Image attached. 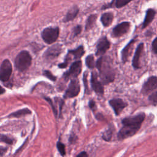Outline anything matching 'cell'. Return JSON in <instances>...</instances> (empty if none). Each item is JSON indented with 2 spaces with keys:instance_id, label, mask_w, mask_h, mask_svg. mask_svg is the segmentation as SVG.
<instances>
[{
  "instance_id": "obj_1",
  "label": "cell",
  "mask_w": 157,
  "mask_h": 157,
  "mask_svg": "<svg viewBox=\"0 0 157 157\" xmlns=\"http://www.w3.org/2000/svg\"><path fill=\"white\" fill-rule=\"evenodd\" d=\"M145 118V114L144 112H141L136 115L123 118L121 120L123 126L120 129L117 135L118 139L122 140L136 134L140 129Z\"/></svg>"
},
{
  "instance_id": "obj_2",
  "label": "cell",
  "mask_w": 157,
  "mask_h": 157,
  "mask_svg": "<svg viewBox=\"0 0 157 157\" xmlns=\"http://www.w3.org/2000/svg\"><path fill=\"white\" fill-rule=\"evenodd\" d=\"M96 66L99 71V76L102 83L107 85L114 81L115 70L109 56L100 57L96 63Z\"/></svg>"
},
{
  "instance_id": "obj_3",
  "label": "cell",
  "mask_w": 157,
  "mask_h": 157,
  "mask_svg": "<svg viewBox=\"0 0 157 157\" xmlns=\"http://www.w3.org/2000/svg\"><path fill=\"white\" fill-rule=\"evenodd\" d=\"M31 61L32 58L29 53L26 50H23L17 55L15 65L18 71L24 72L31 66Z\"/></svg>"
},
{
  "instance_id": "obj_4",
  "label": "cell",
  "mask_w": 157,
  "mask_h": 157,
  "mask_svg": "<svg viewBox=\"0 0 157 157\" xmlns=\"http://www.w3.org/2000/svg\"><path fill=\"white\" fill-rule=\"evenodd\" d=\"M59 33V29L58 27H47L42 31L41 37L46 44H52L57 40Z\"/></svg>"
},
{
  "instance_id": "obj_5",
  "label": "cell",
  "mask_w": 157,
  "mask_h": 157,
  "mask_svg": "<svg viewBox=\"0 0 157 157\" xmlns=\"http://www.w3.org/2000/svg\"><path fill=\"white\" fill-rule=\"evenodd\" d=\"M82 64L80 60H77L74 62L70 66L69 71L65 72L63 74V77L66 80L69 78H77L82 71Z\"/></svg>"
},
{
  "instance_id": "obj_6",
  "label": "cell",
  "mask_w": 157,
  "mask_h": 157,
  "mask_svg": "<svg viewBox=\"0 0 157 157\" xmlns=\"http://www.w3.org/2000/svg\"><path fill=\"white\" fill-rule=\"evenodd\" d=\"M80 91V86L79 81L76 78H72L67 90L65 91L63 98L65 99L74 98L79 94Z\"/></svg>"
},
{
  "instance_id": "obj_7",
  "label": "cell",
  "mask_w": 157,
  "mask_h": 157,
  "mask_svg": "<svg viewBox=\"0 0 157 157\" xmlns=\"http://www.w3.org/2000/svg\"><path fill=\"white\" fill-rule=\"evenodd\" d=\"M12 72V64L7 59H4L0 66V80L7 82L10 78Z\"/></svg>"
},
{
  "instance_id": "obj_8",
  "label": "cell",
  "mask_w": 157,
  "mask_h": 157,
  "mask_svg": "<svg viewBox=\"0 0 157 157\" xmlns=\"http://www.w3.org/2000/svg\"><path fill=\"white\" fill-rule=\"evenodd\" d=\"M62 52V45L59 44H54L47 48L44 53V58L47 60L56 58Z\"/></svg>"
},
{
  "instance_id": "obj_9",
  "label": "cell",
  "mask_w": 157,
  "mask_h": 157,
  "mask_svg": "<svg viewBox=\"0 0 157 157\" xmlns=\"http://www.w3.org/2000/svg\"><path fill=\"white\" fill-rule=\"evenodd\" d=\"M131 24L129 21H123L114 27L112 32V36L113 37H120L125 34L129 30Z\"/></svg>"
},
{
  "instance_id": "obj_10",
  "label": "cell",
  "mask_w": 157,
  "mask_h": 157,
  "mask_svg": "<svg viewBox=\"0 0 157 157\" xmlns=\"http://www.w3.org/2000/svg\"><path fill=\"white\" fill-rule=\"evenodd\" d=\"M98 74L96 72H92L91 74L90 83L92 89L99 96H102L104 93L102 83L98 80Z\"/></svg>"
},
{
  "instance_id": "obj_11",
  "label": "cell",
  "mask_w": 157,
  "mask_h": 157,
  "mask_svg": "<svg viewBox=\"0 0 157 157\" xmlns=\"http://www.w3.org/2000/svg\"><path fill=\"white\" fill-rule=\"evenodd\" d=\"M110 47V43L105 36L101 37L96 45V55H102L109 49Z\"/></svg>"
},
{
  "instance_id": "obj_12",
  "label": "cell",
  "mask_w": 157,
  "mask_h": 157,
  "mask_svg": "<svg viewBox=\"0 0 157 157\" xmlns=\"http://www.w3.org/2000/svg\"><path fill=\"white\" fill-rule=\"evenodd\" d=\"M109 105L111 106L116 115H119L121 111L128 105V104L121 98H115L109 101Z\"/></svg>"
},
{
  "instance_id": "obj_13",
  "label": "cell",
  "mask_w": 157,
  "mask_h": 157,
  "mask_svg": "<svg viewBox=\"0 0 157 157\" xmlns=\"http://www.w3.org/2000/svg\"><path fill=\"white\" fill-rule=\"evenodd\" d=\"M157 88V78L156 76H151L144 83L141 93L143 94H148L153 90H156Z\"/></svg>"
},
{
  "instance_id": "obj_14",
  "label": "cell",
  "mask_w": 157,
  "mask_h": 157,
  "mask_svg": "<svg viewBox=\"0 0 157 157\" xmlns=\"http://www.w3.org/2000/svg\"><path fill=\"white\" fill-rule=\"evenodd\" d=\"M137 37V36H136L123 48L121 54V60L123 63H126L128 61V59L131 55L132 49L133 48L134 44L136 40Z\"/></svg>"
},
{
  "instance_id": "obj_15",
  "label": "cell",
  "mask_w": 157,
  "mask_h": 157,
  "mask_svg": "<svg viewBox=\"0 0 157 157\" xmlns=\"http://www.w3.org/2000/svg\"><path fill=\"white\" fill-rule=\"evenodd\" d=\"M144 43H140L139 45L137 46L132 61V66L135 69H139L140 68V58L142 56V54L144 51Z\"/></svg>"
},
{
  "instance_id": "obj_16",
  "label": "cell",
  "mask_w": 157,
  "mask_h": 157,
  "mask_svg": "<svg viewBox=\"0 0 157 157\" xmlns=\"http://www.w3.org/2000/svg\"><path fill=\"white\" fill-rule=\"evenodd\" d=\"M132 0H112L109 4L102 7V9H105L107 8H121L125 6L129 2Z\"/></svg>"
},
{
  "instance_id": "obj_17",
  "label": "cell",
  "mask_w": 157,
  "mask_h": 157,
  "mask_svg": "<svg viewBox=\"0 0 157 157\" xmlns=\"http://www.w3.org/2000/svg\"><path fill=\"white\" fill-rule=\"evenodd\" d=\"M78 11H79V9L77 6H72L67 12L65 17L63 19V21L64 23H66V22L73 20L77 15Z\"/></svg>"
},
{
  "instance_id": "obj_18",
  "label": "cell",
  "mask_w": 157,
  "mask_h": 157,
  "mask_svg": "<svg viewBox=\"0 0 157 157\" xmlns=\"http://www.w3.org/2000/svg\"><path fill=\"white\" fill-rule=\"evenodd\" d=\"M156 12L153 9H148L146 12V15L142 24V28H146L154 19Z\"/></svg>"
},
{
  "instance_id": "obj_19",
  "label": "cell",
  "mask_w": 157,
  "mask_h": 157,
  "mask_svg": "<svg viewBox=\"0 0 157 157\" xmlns=\"http://www.w3.org/2000/svg\"><path fill=\"white\" fill-rule=\"evenodd\" d=\"M101 21L104 27L110 26L113 20V14L112 12H105L101 17Z\"/></svg>"
},
{
  "instance_id": "obj_20",
  "label": "cell",
  "mask_w": 157,
  "mask_h": 157,
  "mask_svg": "<svg viewBox=\"0 0 157 157\" xmlns=\"http://www.w3.org/2000/svg\"><path fill=\"white\" fill-rule=\"evenodd\" d=\"M67 53L70 55H72L74 56V58L75 59H78L82 58V56L85 53L84 47L83 45H80L77 48L74 50H69L67 51Z\"/></svg>"
},
{
  "instance_id": "obj_21",
  "label": "cell",
  "mask_w": 157,
  "mask_h": 157,
  "mask_svg": "<svg viewBox=\"0 0 157 157\" xmlns=\"http://www.w3.org/2000/svg\"><path fill=\"white\" fill-rule=\"evenodd\" d=\"M31 111L29 109H28V108H25L12 113L9 115V117L18 118V117H21L22 116H24L28 114H31Z\"/></svg>"
},
{
  "instance_id": "obj_22",
  "label": "cell",
  "mask_w": 157,
  "mask_h": 157,
  "mask_svg": "<svg viewBox=\"0 0 157 157\" xmlns=\"http://www.w3.org/2000/svg\"><path fill=\"white\" fill-rule=\"evenodd\" d=\"M96 18H97V15L96 14H92L88 17L86 21V25H85V29L86 31L90 30L93 27L94 25L95 24Z\"/></svg>"
},
{
  "instance_id": "obj_23",
  "label": "cell",
  "mask_w": 157,
  "mask_h": 157,
  "mask_svg": "<svg viewBox=\"0 0 157 157\" xmlns=\"http://www.w3.org/2000/svg\"><path fill=\"white\" fill-rule=\"evenodd\" d=\"M85 64L86 66L89 69H93L96 66V63L94 62V59L93 55L90 54L88 55L85 58Z\"/></svg>"
},
{
  "instance_id": "obj_24",
  "label": "cell",
  "mask_w": 157,
  "mask_h": 157,
  "mask_svg": "<svg viewBox=\"0 0 157 157\" xmlns=\"http://www.w3.org/2000/svg\"><path fill=\"white\" fill-rule=\"evenodd\" d=\"M112 129H113L112 127L109 126V128L103 132L102 137L104 140L109 142L111 140L112 137V134H113V130Z\"/></svg>"
},
{
  "instance_id": "obj_25",
  "label": "cell",
  "mask_w": 157,
  "mask_h": 157,
  "mask_svg": "<svg viewBox=\"0 0 157 157\" xmlns=\"http://www.w3.org/2000/svg\"><path fill=\"white\" fill-rule=\"evenodd\" d=\"M44 98L48 102V104H50V105H51L52 108V110H53V113L55 116L56 118L58 117V110H57V108L56 107V105L54 104L53 101L50 98H48V97H44Z\"/></svg>"
},
{
  "instance_id": "obj_26",
  "label": "cell",
  "mask_w": 157,
  "mask_h": 157,
  "mask_svg": "<svg viewBox=\"0 0 157 157\" xmlns=\"http://www.w3.org/2000/svg\"><path fill=\"white\" fill-rule=\"evenodd\" d=\"M56 147L61 156H64L66 155V150L65 145L64 144L61 143L60 141H58L56 143Z\"/></svg>"
},
{
  "instance_id": "obj_27",
  "label": "cell",
  "mask_w": 157,
  "mask_h": 157,
  "mask_svg": "<svg viewBox=\"0 0 157 157\" xmlns=\"http://www.w3.org/2000/svg\"><path fill=\"white\" fill-rule=\"evenodd\" d=\"M43 75L52 81H55L56 80V77L53 75V74L50 71H48V70L44 71Z\"/></svg>"
},
{
  "instance_id": "obj_28",
  "label": "cell",
  "mask_w": 157,
  "mask_h": 157,
  "mask_svg": "<svg viewBox=\"0 0 157 157\" xmlns=\"http://www.w3.org/2000/svg\"><path fill=\"white\" fill-rule=\"evenodd\" d=\"M148 99L155 105H156V103H157V92L156 91V90L155 91V92H153V93H151L149 96Z\"/></svg>"
},
{
  "instance_id": "obj_29",
  "label": "cell",
  "mask_w": 157,
  "mask_h": 157,
  "mask_svg": "<svg viewBox=\"0 0 157 157\" xmlns=\"http://www.w3.org/2000/svg\"><path fill=\"white\" fill-rule=\"evenodd\" d=\"M69 60H70V59H69V57L68 55H66V57H65V60H64V61L63 63H62L59 64L58 66V67H59V68H61V69L66 68V67L67 66L68 64H69Z\"/></svg>"
},
{
  "instance_id": "obj_30",
  "label": "cell",
  "mask_w": 157,
  "mask_h": 157,
  "mask_svg": "<svg viewBox=\"0 0 157 157\" xmlns=\"http://www.w3.org/2000/svg\"><path fill=\"white\" fill-rule=\"evenodd\" d=\"M82 26L81 25H77L73 29V37H75L77 36H78L82 31Z\"/></svg>"
},
{
  "instance_id": "obj_31",
  "label": "cell",
  "mask_w": 157,
  "mask_h": 157,
  "mask_svg": "<svg viewBox=\"0 0 157 157\" xmlns=\"http://www.w3.org/2000/svg\"><path fill=\"white\" fill-rule=\"evenodd\" d=\"M0 140L2 142H4L7 144H12L13 143V140L10 139L9 137L6 136H4V135H1L0 136Z\"/></svg>"
},
{
  "instance_id": "obj_32",
  "label": "cell",
  "mask_w": 157,
  "mask_h": 157,
  "mask_svg": "<svg viewBox=\"0 0 157 157\" xmlns=\"http://www.w3.org/2000/svg\"><path fill=\"white\" fill-rule=\"evenodd\" d=\"M157 38L155 37L154 39V40H153L152 43H151V48H152V52H153V53L155 55L157 54Z\"/></svg>"
},
{
  "instance_id": "obj_33",
  "label": "cell",
  "mask_w": 157,
  "mask_h": 157,
  "mask_svg": "<svg viewBox=\"0 0 157 157\" xmlns=\"http://www.w3.org/2000/svg\"><path fill=\"white\" fill-rule=\"evenodd\" d=\"M88 105H89V107L90 108V109L93 112H94L96 110V109H97L96 104V102H95V101L94 100H93V99L90 100L89 101V102H88Z\"/></svg>"
},
{
  "instance_id": "obj_34",
  "label": "cell",
  "mask_w": 157,
  "mask_h": 157,
  "mask_svg": "<svg viewBox=\"0 0 157 157\" xmlns=\"http://www.w3.org/2000/svg\"><path fill=\"white\" fill-rule=\"evenodd\" d=\"M87 74H86V72H85V74H84V75H83V82H84V85H85V91L86 92V90H88V86H87V83H88V82H87Z\"/></svg>"
},
{
  "instance_id": "obj_35",
  "label": "cell",
  "mask_w": 157,
  "mask_h": 157,
  "mask_svg": "<svg viewBox=\"0 0 157 157\" xmlns=\"http://www.w3.org/2000/svg\"><path fill=\"white\" fill-rule=\"evenodd\" d=\"M77 139V137L75 135V134H72L69 137V141L71 144H73V143H75L76 142Z\"/></svg>"
},
{
  "instance_id": "obj_36",
  "label": "cell",
  "mask_w": 157,
  "mask_h": 157,
  "mask_svg": "<svg viewBox=\"0 0 157 157\" xmlns=\"http://www.w3.org/2000/svg\"><path fill=\"white\" fill-rule=\"evenodd\" d=\"M88 156V155L85 151H82L78 155H77V157H87Z\"/></svg>"
},
{
  "instance_id": "obj_37",
  "label": "cell",
  "mask_w": 157,
  "mask_h": 157,
  "mask_svg": "<svg viewBox=\"0 0 157 157\" xmlns=\"http://www.w3.org/2000/svg\"><path fill=\"white\" fill-rule=\"evenodd\" d=\"M6 148H2V147H0V155H3L4 153H5V152H6Z\"/></svg>"
},
{
  "instance_id": "obj_38",
  "label": "cell",
  "mask_w": 157,
  "mask_h": 157,
  "mask_svg": "<svg viewBox=\"0 0 157 157\" xmlns=\"http://www.w3.org/2000/svg\"><path fill=\"white\" fill-rule=\"evenodd\" d=\"M5 92V90L0 85V94H3Z\"/></svg>"
}]
</instances>
